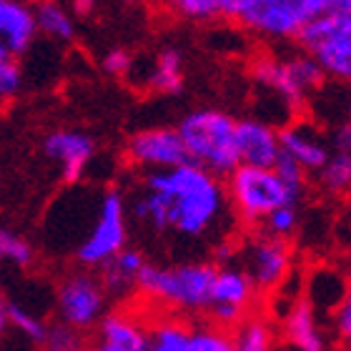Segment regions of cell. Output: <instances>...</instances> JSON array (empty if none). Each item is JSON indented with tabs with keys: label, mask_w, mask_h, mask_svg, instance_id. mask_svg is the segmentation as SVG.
Listing matches in <instances>:
<instances>
[{
	"label": "cell",
	"mask_w": 351,
	"mask_h": 351,
	"mask_svg": "<svg viewBox=\"0 0 351 351\" xmlns=\"http://www.w3.org/2000/svg\"><path fill=\"white\" fill-rule=\"evenodd\" d=\"M128 213L156 234L208 239L223 234L234 208L219 176L196 163H183L143 176L128 201Z\"/></svg>",
	"instance_id": "1"
},
{
	"label": "cell",
	"mask_w": 351,
	"mask_h": 351,
	"mask_svg": "<svg viewBox=\"0 0 351 351\" xmlns=\"http://www.w3.org/2000/svg\"><path fill=\"white\" fill-rule=\"evenodd\" d=\"M189 161L206 169L213 176H228L241 166L239 161V146L236 133L239 123L234 118L216 108H198L183 116L178 123Z\"/></svg>",
	"instance_id": "2"
},
{
	"label": "cell",
	"mask_w": 351,
	"mask_h": 351,
	"mask_svg": "<svg viewBox=\"0 0 351 351\" xmlns=\"http://www.w3.org/2000/svg\"><path fill=\"white\" fill-rule=\"evenodd\" d=\"M216 266L211 263H176L154 266L148 263L141 274L138 289L154 301H161L181 311H208L211 306Z\"/></svg>",
	"instance_id": "3"
},
{
	"label": "cell",
	"mask_w": 351,
	"mask_h": 351,
	"mask_svg": "<svg viewBox=\"0 0 351 351\" xmlns=\"http://www.w3.org/2000/svg\"><path fill=\"white\" fill-rule=\"evenodd\" d=\"M226 178L231 208L249 226H261L271 211L299 201V193H293L276 169H256L241 163Z\"/></svg>",
	"instance_id": "4"
},
{
	"label": "cell",
	"mask_w": 351,
	"mask_h": 351,
	"mask_svg": "<svg viewBox=\"0 0 351 351\" xmlns=\"http://www.w3.org/2000/svg\"><path fill=\"white\" fill-rule=\"evenodd\" d=\"M326 73L308 53H296L286 58H261L254 63V81L261 86L266 98L281 103L284 108H296L304 98L322 86Z\"/></svg>",
	"instance_id": "5"
},
{
	"label": "cell",
	"mask_w": 351,
	"mask_h": 351,
	"mask_svg": "<svg viewBox=\"0 0 351 351\" xmlns=\"http://www.w3.org/2000/svg\"><path fill=\"white\" fill-rule=\"evenodd\" d=\"M125 241H128V201L116 189L103 191L98 216L86 241L75 251V261L88 271H101L110 258H116L125 249Z\"/></svg>",
	"instance_id": "6"
},
{
	"label": "cell",
	"mask_w": 351,
	"mask_h": 351,
	"mask_svg": "<svg viewBox=\"0 0 351 351\" xmlns=\"http://www.w3.org/2000/svg\"><path fill=\"white\" fill-rule=\"evenodd\" d=\"M299 43L304 53L322 66L329 78L351 81V21L339 13L311 18L301 30Z\"/></svg>",
	"instance_id": "7"
},
{
	"label": "cell",
	"mask_w": 351,
	"mask_h": 351,
	"mask_svg": "<svg viewBox=\"0 0 351 351\" xmlns=\"http://www.w3.org/2000/svg\"><path fill=\"white\" fill-rule=\"evenodd\" d=\"M106 286L90 271H73L58 284L56 308L60 322L78 331H88L106 319Z\"/></svg>",
	"instance_id": "8"
},
{
	"label": "cell",
	"mask_w": 351,
	"mask_h": 351,
	"mask_svg": "<svg viewBox=\"0 0 351 351\" xmlns=\"http://www.w3.org/2000/svg\"><path fill=\"white\" fill-rule=\"evenodd\" d=\"M243 28L266 40H299L301 30L311 21L299 0H246L236 18Z\"/></svg>",
	"instance_id": "9"
},
{
	"label": "cell",
	"mask_w": 351,
	"mask_h": 351,
	"mask_svg": "<svg viewBox=\"0 0 351 351\" xmlns=\"http://www.w3.org/2000/svg\"><path fill=\"white\" fill-rule=\"evenodd\" d=\"M125 158L146 173L178 169L189 161V151L178 128H143L125 143Z\"/></svg>",
	"instance_id": "10"
},
{
	"label": "cell",
	"mask_w": 351,
	"mask_h": 351,
	"mask_svg": "<svg viewBox=\"0 0 351 351\" xmlns=\"http://www.w3.org/2000/svg\"><path fill=\"white\" fill-rule=\"evenodd\" d=\"M239 266L249 274V278L254 281L258 291H271L278 284H284V278L289 276L291 251L281 239L258 234L241 249Z\"/></svg>",
	"instance_id": "11"
},
{
	"label": "cell",
	"mask_w": 351,
	"mask_h": 351,
	"mask_svg": "<svg viewBox=\"0 0 351 351\" xmlns=\"http://www.w3.org/2000/svg\"><path fill=\"white\" fill-rule=\"evenodd\" d=\"M254 291H256V286L241 266H221L216 271L211 306H208V314L216 322V326L228 329L241 322L243 311L254 299Z\"/></svg>",
	"instance_id": "12"
},
{
	"label": "cell",
	"mask_w": 351,
	"mask_h": 351,
	"mask_svg": "<svg viewBox=\"0 0 351 351\" xmlns=\"http://www.w3.org/2000/svg\"><path fill=\"white\" fill-rule=\"evenodd\" d=\"M43 154L60 169L66 183H78L86 173L88 163L93 161L95 146L88 133L58 128L43 138Z\"/></svg>",
	"instance_id": "13"
},
{
	"label": "cell",
	"mask_w": 351,
	"mask_h": 351,
	"mask_svg": "<svg viewBox=\"0 0 351 351\" xmlns=\"http://www.w3.org/2000/svg\"><path fill=\"white\" fill-rule=\"evenodd\" d=\"M236 146H239V161L243 166H256V169H274L284 156L281 131L258 118L239 121Z\"/></svg>",
	"instance_id": "14"
},
{
	"label": "cell",
	"mask_w": 351,
	"mask_h": 351,
	"mask_svg": "<svg viewBox=\"0 0 351 351\" xmlns=\"http://www.w3.org/2000/svg\"><path fill=\"white\" fill-rule=\"evenodd\" d=\"M281 151L306 173L308 171L319 173L331 158V148L324 133L308 121H293L281 128Z\"/></svg>",
	"instance_id": "15"
},
{
	"label": "cell",
	"mask_w": 351,
	"mask_h": 351,
	"mask_svg": "<svg viewBox=\"0 0 351 351\" xmlns=\"http://www.w3.org/2000/svg\"><path fill=\"white\" fill-rule=\"evenodd\" d=\"M38 30L36 10L25 0H8L0 3V56L18 58L28 53Z\"/></svg>",
	"instance_id": "16"
},
{
	"label": "cell",
	"mask_w": 351,
	"mask_h": 351,
	"mask_svg": "<svg viewBox=\"0 0 351 351\" xmlns=\"http://www.w3.org/2000/svg\"><path fill=\"white\" fill-rule=\"evenodd\" d=\"M148 266L146 256L136 249H123L116 258H110L101 269V281L106 291L113 296H123L136 286L138 289L141 274Z\"/></svg>",
	"instance_id": "17"
},
{
	"label": "cell",
	"mask_w": 351,
	"mask_h": 351,
	"mask_svg": "<svg viewBox=\"0 0 351 351\" xmlns=\"http://www.w3.org/2000/svg\"><path fill=\"white\" fill-rule=\"evenodd\" d=\"M286 341L291 351H324V339L316 324L314 306L308 301H296L286 314Z\"/></svg>",
	"instance_id": "18"
},
{
	"label": "cell",
	"mask_w": 351,
	"mask_h": 351,
	"mask_svg": "<svg viewBox=\"0 0 351 351\" xmlns=\"http://www.w3.org/2000/svg\"><path fill=\"white\" fill-rule=\"evenodd\" d=\"M98 341L128 351H148V331L125 314H108L98 324Z\"/></svg>",
	"instance_id": "19"
},
{
	"label": "cell",
	"mask_w": 351,
	"mask_h": 351,
	"mask_svg": "<svg viewBox=\"0 0 351 351\" xmlns=\"http://www.w3.org/2000/svg\"><path fill=\"white\" fill-rule=\"evenodd\" d=\"M146 83L151 90H156V93H166V95L178 93V90L183 88L181 53L173 51V48H163V51L154 58V63H151Z\"/></svg>",
	"instance_id": "20"
},
{
	"label": "cell",
	"mask_w": 351,
	"mask_h": 351,
	"mask_svg": "<svg viewBox=\"0 0 351 351\" xmlns=\"http://www.w3.org/2000/svg\"><path fill=\"white\" fill-rule=\"evenodd\" d=\"M33 10H36L38 30L43 36H48L56 43H71L73 40L75 23L60 3H56V0H36Z\"/></svg>",
	"instance_id": "21"
},
{
	"label": "cell",
	"mask_w": 351,
	"mask_h": 351,
	"mask_svg": "<svg viewBox=\"0 0 351 351\" xmlns=\"http://www.w3.org/2000/svg\"><path fill=\"white\" fill-rule=\"evenodd\" d=\"M0 319H3V326H10L13 331H18L23 339H28L33 344L43 346L45 337H48V326L43 324L40 316H36L28 306H23L18 301L5 299L3 306H0Z\"/></svg>",
	"instance_id": "22"
},
{
	"label": "cell",
	"mask_w": 351,
	"mask_h": 351,
	"mask_svg": "<svg viewBox=\"0 0 351 351\" xmlns=\"http://www.w3.org/2000/svg\"><path fill=\"white\" fill-rule=\"evenodd\" d=\"M329 289H349V281L344 276H339L337 271L322 269L316 271L314 276L308 278V304L311 306H322V308H334L337 311L341 304L346 301V296L337 291H329Z\"/></svg>",
	"instance_id": "23"
},
{
	"label": "cell",
	"mask_w": 351,
	"mask_h": 351,
	"mask_svg": "<svg viewBox=\"0 0 351 351\" xmlns=\"http://www.w3.org/2000/svg\"><path fill=\"white\" fill-rule=\"evenodd\" d=\"M191 331L186 324L166 319L148 331V351H189Z\"/></svg>",
	"instance_id": "24"
},
{
	"label": "cell",
	"mask_w": 351,
	"mask_h": 351,
	"mask_svg": "<svg viewBox=\"0 0 351 351\" xmlns=\"http://www.w3.org/2000/svg\"><path fill=\"white\" fill-rule=\"evenodd\" d=\"M319 181L324 191H329L334 196H344L351 191V156L344 151H334L331 158L319 171Z\"/></svg>",
	"instance_id": "25"
},
{
	"label": "cell",
	"mask_w": 351,
	"mask_h": 351,
	"mask_svg": "<svg viewBox=\"0 0 351 351\" xmlns=\"http://www.w3.org/2000/svg\"><path fill=\"white\" fill-rule=\"evenodd\" d=\"M236 351H271L274 337H271L269 324L261 319H246L239 324V331L234 334Z\"/></svg>",
	"instance_id": "26"
},
{
	"label": "cell",
	"mask_w": 351,
	"mask_h": 351,
	"mask_svg": "<svg viewBox=\"0 0 351 351\" xmlns=\"http://www.w3.org/2000/svg\"><path fill=\"white\" fill-rule=\"evenodd\" d=\"M0 256H3L5 263L15 266V269H28L30 263H33V258H36V251H33L28 239H23L15 231L3 228L0 231Z\"/></svg>",
	"instance_id": "27"
},
{
	"label": "cell",
	"mask_w": 351,
	"mask_h": 351,
	"mask_svg": "<svg viewBox=\"0 0 351 351\" xmlns=\"http://www.w3.org/2000/svg\"><path fill=\"white\" fill-rule=\"evenodd\" d=\"M189 351H236L234 337L221 326H198L191 331Z\"/></svg>",
	"instance_id": "28"
},
{
	"label": "cell",
	"mask_w": 351,
	"mask_h": 351,
	"mask_svg": "<svg viewBox=\"0 0 351 351\" xmlns=\"http://www.w3.org/2000/svg\"><path fill=\"white\" fill-rule=\"evenodd\" d=\"M296 226H299V211H296V204H289L269 213V219L261 223V234L286 241L296 231Z\"/></svg>",
	"instance_id": "29"
},
{
	"label": "cell",
	"mask_w": 351,
	"mask_h": 351,
	"mask_svg": "<svg viewBox=\"0 0 351 351\" xmlns=\"http://www.w3.org/2000/svg\"><path fill=\"white\" fill-rule=\"evenodd\" d=\"M43 351H83L81 331L58 322L48 326V337L43 341Z\"/></svg>",
	"instance_id": "30"
},
{
	"label": "cell",
	"mask_w": 351,
	"mask_h": 351,
	"mask_svg": "<svg viewBox=\"0 0 351 351\" xmlns=\"http://www.w3.org/2000/svg\"><path fill=\"white\" fill-rule=\"evenodd\" d=\"M173 10L186 21H211L216 15H221V0H173L171 3Z\"/></svg>",
	"instance_id": "31"
},
{
	"label": "cell",
	"mask_w": 351,
	"mask_h": 351,
	"mask_svg": "<svg viewBox=\"0 0 351 351\" xmlns=\"http://www.w3.org/2000/svg\"><path fill=\"white\" fill-rule=\"evenodd\" d=\"M23 88V71L18 60L10 56H0V95L3 98H15Z\"/></svg>",
	"instance_id": "32"
},
{
	"label": "cell",
	"mask_w": 351,
	"mask_h": 351,
	"mask_svg": "<svg viewBox=\"0 0 351 351\" xmlns=\"http://www.w3.org/2000/svg\"><path fill=\"white\" fill-rule=\"evenodd\" d=\"M131 66H133V58L125 51H121V48H113V51H108V53H106V58H103V68H106V73L116 75V78H121V75H128Z\"/></svg>",
	"instance_id": "33"
},
{
	"label": "cell",
	"mask_w": 351,
	"mask_h": 351,
	"mask_svg": "<svg viewBox=\"0 0 351 351\" xmlns=\"http://www.w3.org/2000/svg\"><path fill=\"white\" fill-rule=\"evenodd\" d=\"M334 326L337 334L344 341H351V296H346V301L334 311Z\"/></svg>",
	"instance_id": "34"
},
{
	"label": "cell",
	"mask_w": 351,
	"mask_h": 351,
	"mask_svg": "<svg viewBox=\"0 0 351 351\" xmlns=\"http://www.w3.org/2000/svg\"><path fill=\"white\" fill-rule=\"evenodd\" d=\"M334 151H344V154L351 156V121L341 123L334 131Z\"/></svg>",
	"instance_id": "35"
},
{
	"label": "cell",
	"mask_w": 351,
	"mask_h": 351,
	"mask_svg": "<svg viewBox=\"0 0 351 351\" xmlns=\"http://www.w3.org/2000/svg\"><path fill=\"white\" fill-rule=\"evenodd\" d=\"M299 5L306 10L308 18H319L334 8V0H299Z\"/></svg>",
	"instance_id": "36"
},
{
	"label": "cell",
	"mask_w": 351,
	"mask_h": 351,
	"mask_svg": "<svg viewBox=\"0 0 351 351\" xmlns=\"http://www.w3.org/2000/svg\"><path fill=\"white\" fill-rule=\"evenodd\" d=\"M243 5H246V0H221V15L236 21V18L241 15Z\"/></svg>",
	"instance_id": "37"
},
{
	"label": "cell",
	"mask_w": 351,
	"mask_h": 351,
	"mask_svg": "<svg viewBox=\"0 0 351 351\" xmlns=\"http://www.w3.org/2000/svg\"><path fill=\"white\" fill-rule=\"evenodd\" d=\"M71 3H73L75 15H90L98 5V0H71Z\"/></svg>",
	"instance_id": "38"
},
{
	"label": "cell",
	"mask_w": 351,
	"mask_h": 351,
	"mask_svg": "<svg viewBox=\"0 0 351 351\" xmlns=\"http://www.w3.org/2000/svg\"><path fill=\"white\" fill-rule=\"evenodd\" d=\"M331 13H339L349 18L351 21V0H334V8H331Z\"/></svg>",
	"instance_id": "39"
},
{
	"label": "cell",
	"mask_w": 351,
	"mask_h": 351,
	"mask_svg": "<svg viewBox=\"0 0 351 351\" xmlns=\"http://www.w3.org/2000/svg\"><path fill=\"white\" fill-rule=\"evenodd\" d=\"M93 351H128V349H118V346H110V344H103V341H98Z\"/></svg>",
	"instance_id": "40"
},
{
	"label": "cell",
	"mask_w": 351,
	"mask_h": 351,
	"mask_svg": "<svg viewBox=\"0 0 351 351\" xmlns=\"http://www.w3.org/2000/svg\"><path fill=\"white\" fill-rule=\"evenodd\" d=\"M123 3H128V5H131V3H136V0H123Z\"/></svg>",
	"instance_id": "41"
},
{
	"label": "cell",
	"mask_w": 351,
	"mask_h": 351,
	"mask_svg": "<svg viewBox=\"0 0 351 351\" xmlns=\"http://www.w3.org/2000/svg\"><path fill=\"white\" fill-rule=\"evenodd\" d=\"M349 296H351V276H349Z\"/></svg>",
	"instance_id": "42"
},
{
	"label": "cell",
	"mask_w": 351,
	"mask_h": 351,
	"mask_svg": "<svg viewBox=\"0 0 351 351\" xmlns=\"http://www.w3.org/2000/svg\"><path fill=\"white\" fill-rule=\"evenodd\" d=\"M349 116H351V103H349ZM349 121H351V118H349Z\"/></svg>",
	"instance_id": "43"
},
{
	"label": "cell",
	"mask_w": 351,
	"mask_h": 351,
	"mask_svg": "<svg viewBox=\"0 0 351 351\" xmlns=\"http://www.w3.org/2000/svg\"><path fill=\"white\" fill-rule=\"evenodd\" d=\"M0 3H8V0H0Z\"/></svg>",
	"instance_id": "44"
},
{
	"label": "cell",
	"mask_w": 351,
	"mask_h": 351,
	"mask_svg": "<svg viewBox=\"0 0 351 351\" xmlns=\"http://www.w3.org/2000/svg\"><path fill=\"white\" fill-rule=\"evenodd\" d=\"M169 3H173V0H169Z\"/></svg>",
	"instance_id": "45"
}]
</instances>
